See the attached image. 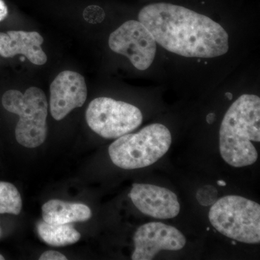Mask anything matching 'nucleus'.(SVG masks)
I'll list each match as a JSON object with an SVG mask.
<instances>
[{
	"instance_id": "1",
	"label": "nucleus",
	"mask_w": 260,
	"mask_h": 260,
	"mask_svg": "<svg viewBox=\"0 0 260 260\" xmlns=\"http://www.w3.org/2000/svg\"><path fill=\"white\" fill-rule=\"evenodd\" d=\"M140 23L159 45L185 57L214 58L226 54L229 35L209 17L169 3H153L140 10Z\"/></svg>"
},
{
	"instance_id": "2",
	"label": "nucleus",
	"mask_w": 260,
	"mask_h": 260,
	"mask_svg": "<svg viewBox=\"0 0 260 260\" xmlns=\"http://www.w3.org/2000/svg\"><path fill=\"white\" fill-rule=\"evenodd\" d=\"M252 142H260V99L244 94L225 113L220 129V153L229 165H252L258 158Z\"/></svg>"
},
{
	"instance_id": "3",
	"label": "nucleus",
	"mask_w": 260,
	"mask_h": 260,
	"mask_svg": "<svg viewBox=\"0 0 260 260\" xmlns=\"http://www.w3.org/2000/svg\"><path fill=\"white\" fill-rule=\"evenodd\" d=\"M172 134L167 126L152 124L135 134L119 137L109 148L114 165L126 170L153 165L161 158L172 145Z\"/></svg>"
},
{
	"instance_id": "4",
	"label": "nucleus",
	"mask_w": 260,
	"mask_h": 260,
	"mask_svg": "<svg viewBox=\"0 0 260 260\" xmlns=\"http://www.w3.org/2000/svg\"><path fill=\"white\" fill-rule=\"evenodd\" d=\"M2 104L8 112L19 116L15 138L25 148L40 146L47 138L48 104L42 89L30 87L25 93L17 90L5 92Z\"/></svg>"
},
{
	"instance_id": "5",
	"label": "nucleus",
	"mask_w": 260,
	"mask_h": 260,
	"mask_svg": "<svg viewBox=\"0 0 260 260\" xmlns=\"http://www.w3.org/2000/svg\"><path fill=\"white\" fill-rule=\"evenodd\" d=\"M212 225L225 237L245 244H259L260 205L238 195L220 198L210 208Z\"/></svg>"
},
{
	"instance_id": "6",
	"label": "nucleus",
	"mask_w": 260,
	"mask_h": 260,
	"mask_svg": "<svg viewBox=\"0 0 260 260\" xmlns=\"http://www.w3.org/2000/svg\"><path fill=\"white\" fill-rule=\"evenodd\" d=\"M86 121L90 129L107 139L131 133L143 122L141 111L128 103L100 97L89 104Z\"/></svg>"
},
{
	"instance_id": "7",
	"label": "nucleus",
	"mask_w": 260,
	"mask_h": 260,
	"mask_svg": "<svg viewBox=\"0 0 260 260\" xmlns=\"http://www.w3.org/2000/svg\"><path fill=\"white\" fill-rule=\"evenodd\" d=\"M109 45L114 52L126 56L139 70L150 68L156 53V42L151 32L134 20H128L112 32Z\"/></svg>"
},
{
	"instance_id": "8",
	"label": "nucleus",
	"mask_w": 260,
	"mask_h": 260,
	"mask_svg": "<svg viewBox=\"0 0 260 260\" xmlns=\"http://www.w3.org/2000/svg\"><path fill=\"white\" fill-rule=\"evenodd\" d=\"M133 260H151L162 250L179 251L185 246L184 234L177 228L160 222L144 224L134 235Z\"/></svg>"
},
{
	"instance_id": "9",
	"label": "nucleus",
	"mask_w": 260,
	"mask_h": 260,
	"mask_svg": "<svg viewBox=\"0 0 260 260\" xmlns=\"http://www.w3.org/2000/svg\"><path fill=\"white\" fill-rule=\"evenodd\" d=\"M88 90L85 78L70 70L61 72L50 85V111L55 120L60 121L86 101Z\"/></svg>"
},
{
	"instance_id": "10",
	"label": "nucleus",
	"mask_w": 260,
	"mask_h": 260,
	"mask_svg": "<svg viewBox=\"0 0 260 260\" xmlns=\"http://www.w3.org/2000/svg\"><path fill=\"white\" fill-rule=\"evenodd\" d=\"M129 198L142 213L154 218H174L181 207L177 194L165 187L149 184H133Z\"/></svg>"
},
{
	"instance_id": "11",
	"label": "nucleus",
	"mask_w": 260,
	"mask_h": 260,
	"mask_svg": "<svg viewBox=\"0 0 260 260\" xmlns=\"http://www.w3.org/2000/svg\"><path fill=\"white\" fill-rule=\"evenodd\" d=\"M44 39L37 31L9 30L0 32V55L5 58L22 54L30 62L43 65L47 61V56L43 51Z\"/></svg>"
},
{
	"instance_id": "12",
	"label": "nucleus",
	"mask_w": 260,
	"mask_h": 260,
	"mask_svg": "<svg viewBox=\"0 0 260 260\" xmlns=\"http://www.w3.org/2000/svg\"><path fill=\"white\" fill-rule=\"evenodd\" d=\"M44 221L54 225L84 222L91 218L90 208L82 203L51 200L42 206Z\"/></svg>"
},
{
	"instance_id": "13",
	"label": "nucleus",
	"mask_w": 260,
	"mask_h": 260,
	"mask_svg": "<svg viewBox=\"0 0 260 260\" xmlns=\"http://www.w3.org/2000/svg\"><path fill=\"white\" fill-rule=\"evenodd\" d=\"M39 237L49 245L63 246L75 244L80 240L81 235L69 224L54 225L40 221L37 224Z\"/></svg>"
},
{
	"instance_id": "14",
	"label": "nucleus",
	"mask_w": 260,
	"mask_h": 260,
	"mask_svg": "<svg viewBox=\"0 0 260 260\" xmlns=\"http://www.w3.org/2000/svg\"><path fill=\"white\" fill-rule=\"evenodd\" d=\"M22 205L18 189L11 183L0 181V214L18 215L21 211Z\"/></svg>"
},
{
	"instance_id": "15",
	"label": "nucleus",
	"mask_w": 260,
	"mask_h": 260,
	"mask_svg": "<svg viewBox=\"0 0 260 260\" xmlns=\"http://www.w3.org/2000/svg\"><path fill=\"white\" fill-rule=\"evenodd\" d=\"M40 260H66L68 258L56 251H47L43 253L42 255L39 257Z\"/></svg>"
},
{
	"instance_id": "16",
	"label": "nucleus",
	"mask_w": 260,
	"mask_h": 260,
	"mask_svg": "<svg viewBox=\"0 0 260 260\" xmlns=\"http://www.w3.org/2000/svg\"><path fill=\"white\" fill-rule=\"evenodd\" d=\"M8 15V5L4 0H0V22L4 20Z\"/></svg>"
},
{
	"instance_id": "17",
	"label": "nucleus",
	"mask_w": 260,
	"mask_h": 260,
	"mask_svg": "<svg viewBox=\"0 0 260 260\" xmlns=\"http://www.w3.org/2000/svg\"><path fill=\"white\" fill-rule=\"evenodd\" d=\"M215 114H213V113H210V114H208V116H207V122L208 123V124H212V123L213 122L214 120H215Z\"/></svg>"
},
{
	"instance_id": "18",
	"label": "nucleus",
	"mask_w": 260,
	"mask_h": 260,
	"mask_svg": "<svg viewBox=\"0 0 260 260\" xmlns=\"http://www.w3.org/2000/svg\"><path fill=\"white\" fill-rule=\"evenodd\" d=\"M217 184H218L219 186H226V183H225V181L223 180H218L217 181Z\"/></svg>"
},
{
	"instance_id": "19",
	"label": "nucleus",
	"mask_w": 260,
	"mask_h": 260,
	"mask_svg": "<svg viewBox=\"0 0 260 260\" xmlns=\"http://www.w3.org/2000/svg\"><path fill=\"white\" fill-rule=\"evenodd\" d=\"M225 95H226V97L229 99V100H232L233 99V95L231 93H225Z\"/></svg>"
},
{
	"instance_id": "20",
	"label": "nucleus",
	"mask_w": 260,
	"mask_h": 260,
	"mask_svg": "<svg viewBox=\"0 0 260 260\" xmlns=\"http://www.w3.org/2000/svg\"><path fill=\"white\" fill-rule=\"evenodd\" d=\"M4 259H5L4 256L2 255V254H0V260H4Z\"/></svg>"
},
{
	"instance_id": "21",
	"label": "nucleus",
	"mask_w": 260,
	"mask_h": 260,
	"mask_svg": "<svg viewBox=\"0 0 260 260\" xmlns=\"http://www.w3.org/2000/svg\"><path fill=\"white\" fill-rule=\"evenodd\" d=\"M1 236H2V230H1V228H0V237H1Z\"/></svg>"
},
{
	"instance_id": "22",
	"label": "nucleus",
	"mask_w": 260,
	"mask_h": 260,
	"mask_svg": "<svg viewBox=\"0 0 260 260\" xmlns=\"http://www.w3.org/2000/svg\"><path fill=\"white\" fill-rule=\"evenodd\" d=\"M232 244H234V245H235L236 242H234H234H232Z\"/></svg>"
},
{
	"instance_id": "23",
	"label": "nucleus",
	"mask_w": 260,
	"mask_h": 260,
	"mask_svg": "<svg viewBox=\"0 0 260 260\" xmlns=\"http://www.w3.org/2000/svg\"><path fill=\"white\" fill-rule=\"evenodd\" d=\"M210 230V228H207V231H209Z\"/></svg>"
}]
</instances>
